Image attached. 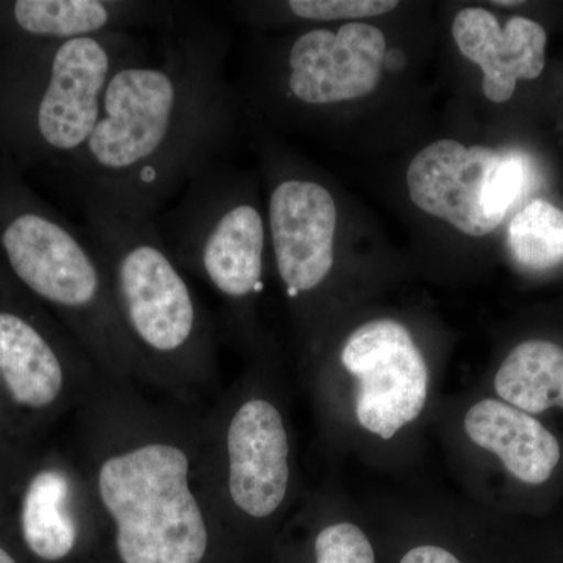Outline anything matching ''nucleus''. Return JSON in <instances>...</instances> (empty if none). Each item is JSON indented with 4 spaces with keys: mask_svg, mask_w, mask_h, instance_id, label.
Listing matches in <instances>:
<instances>
[{
    "mask_svg": "<svg viewBox=\"0 0 563 563\" xmlns=\"http://www.w3.org/2000/svg\"><path fill=\"white\" fill-rule=\"evenodd\" d=\"M0 563H18L14 561L13 558H11V554L9 551L3 550V548H0Z\"/></svg>",
    "mask_w": 563,
    "mask_h": 563,
    "instance_id": "nucleus-22",
    "label": "nucleus"
},
{
    "mask_svg": "<svg viewBox=\"0 0 563 563\" xmlns=\"http://www.w3.org/2000/svg\"><path fill=\"white\" fill-rule=\"evenodd\" d=\"M79 433L77 466L120 562H206L221 512L203 413L102 380Z\"/></svg>",
    "mask_w": 563,
    "mask_h": 563,
    "instance_id": "nucleus-2",
    "label": "nucleus"
},
{
    "mask_svg": "<svg viewBox=\"0 0 563 563\" xmlns=\"http://www.w3.org/2000/svg\"><path fill=\"white\" fill-rule=\"evenodd\" d=\"M87 231L101 247L122 329L144 387L198 410L217 373L213 321L174 261L155 217L131 202L80 195Z\"/></svg>",
    "mask_w": 563,
    "mask_h": 563,
    "instance_id": "nucleus-3",
    "label": "nucleus"
},
{
    "mask_svg": "<svg viewBox=\"0 0 563 563\" xmlns=\"http://www.w3.org/2000/svg\"><path fill=\"white\" fill-rule=\"evenodd\" d=\"M155 225L180 268L232 310L240 312L265 288V218L221 158L192 177Z\"/></svg>",
    "mask_w": 563,
    "mask_h": 563,
    "instance_id": "nucleus-6",
    "label": "nucleus"
},
{
    "mask_svg": "<svg viewBox=\"0 0 563 563\" xmlns=\"http://www.w3.org/2000/svg\"><path fill=\"white\" fill-rule=\"evenodd\" d=\"M385 51L383 31L366 22L303 32L285 52V96L306 107L361 99L379 85Z\"/></svg>",
    "mask_w": 563,
    "mask_h": 563,
    "instance_id": "nucleus-11",
    "label": "nucleus"
},
{
    "mask_svg": "<svg viewBox=\"0 0 563 563\" xmlns=\"http://www.w3.org/2000/svg\"><path fill=\"white\" fill-rule=\"evenodd\" d=\"M399 563H462L450 551L443 550L440 547H417L410 550L409 553L404 555Z\"/></svg>",
    "mask_w": 563,
    "mask_h": 563,
    "instance_id": "nucleus-21",
    "label": "nucleus"
},
{
    "mask_svg": "<svg viewBox=\"0 0 563 563\" xmlns=\"http://www.w3.org/2000/svg\"><path fill=\"white\" fill-rule=\"evenodd\" d=\"M342 365L357 379L355 415L366 431L390 440L420 417L429 369L401 322L374 320L355 329L344 343Z\"/></svg>",
    "mask_w": 563,
    "mask_h": 563,
    "instance_id": "nucleus-10",
    "label": "nucleus"
},
{
    "mask_svg": "<svg viewBox=\"0 0 563 563\" xmlns=\"http://www.w3.org/2000/svg\"><path fill=\"white\" fill-rule=\"evenodd\" d=\"M146 52L113 74L91 139L66 172L80 195L131 202L157 217L192 177L220 161L231 132L225 43L184 5Z\"/></svg>",
    "mask_w": 563,
    "mask_h": 563,
    "instance_id": "nucleus-1",
    "label": "nucleus"
},
{
    "mask_svg": "<svg viewBox=\"0 0 563 563\" xmlns=\"http://www.w3.org/2000/svg\"><path fill=\"white\" fill-rule=\"evenodd\" d=\"M203 418L220 512L269 520L287 501L291 481L290 439L279 407L250 396Z\"/></svg>",
    "mask_w": 563,
    "mask_h": 563,
    "instance_id": "nucleus-8",
    "label": "nucleus"
},
{
    "mask_svg": "<svg viewBox=\"0 0 563 563\" xmlns=\"http://www.w3.org/2000/svg\"><path fill=\"white\" fill-rule=\"evenodd\" d=\"M0 387H2V383H0Z\"/></svg>",
    "mask_w": 563,
    "mask_h": 563,
    "instance_id": "nucleus-24",
    "label": "nucleus"
},
{
    "mask_svg": "<svg viewBox=\"0 0 563 563\" xmlns=\"http://www.w3.org/2000/svg\"><path fill=\"white\" fill-rule=\"evenodd\" d=\"M504 402L529 415L563 409V350L544 340H529L510 351L495 376Z\"/></svg>",
    "mask_w": 563,
    "mask_h": 563,
    "instance_id": "nucleus-17",
    "label": "nucleus"
},
{
    "mask_svg": "<svg viewBox=\"0 0 563 563\" xmlns=\"http://www.w3.org/2000/svg\"><path fill=\"white\" fill-rule=\"evenodd\" d=\"M339 213L332 192L313 179L285 176L269 192L268 229L274 258L291 301L331 276Z\"/></svg>",
    "mask_w": 563,
    "mask_h": 563,
    "instance_id": "nucleus-12",
    "label": "nucleus"
},
{
    "mask_svg": "<svg viewBox=\"0 0 563 563\" xmlns=\"http://www.w3.org/2000/svg\"><path fill=\"white\" fill-rule=\"evenodd\" d=\"M0 261V383L22 410L51 412L80 406L102 376L73 336L52 331L21 299Z\"/></svg>",
    "mask_w": 563,
    "mask_h": 563,
    "instance_id": "nucleus-9",
    "label": "nucleus"
},
{
    "mask_svg": "<svg viewBox=\"0 0 563 563\" xmlns=\"http://www.w3.org/2000/svg\"><path fill=\"white\" fill-rule=\"evenodd\" d=\"M98 525L91 493L79 466L52 463L33 473L21 496L22 539L41 561L62 562Z\"/></svg>",
    "mask_w": 563,
    "mask_h": 563,
    "instance_id": "nucleus-15",
    "label": "nucleus"
},
{
    "mask_svg": "<svg viewBox=\"0 0 563 563\" xmlns=\"http://www.w3.org/2000/svg\"><path fill=\"white\" fill-rule=\"evenodd\" d=\"M398 5L396 0H290L284 9L292 20L329 22L380 16Z\"/></svg>",
    "mask_w": 563,
    "mask_h": 563,
    "instance_id": "nucleus-19",
    "label": "nucleus"
},
{
    "mask_svg": "<svg viewBox=\"0 0 563 563\" xmlns=\"http://www.w3.org/2000/svg\"><path fill=\"white\" fill-rule=\"evenodd\" d=\"M453 38L463 57L483 69L488 101L507 102L518 80L542 76L548 36L539 22L514 16L501 27L490 11L468 7L455 16Z\"/></svg>",
    "mask_w": 563,
    "mask_h": 563,
    "instance_id": "nucleus-14",
    "label": "nucleus"
},
{
    "mask_svg": "<svg viewBox=\"0 0 563 563\" xmlns=\"http://www.w3.org/2000/svg\"><path fill=\"white\" fill-rule=\"evenodd\" d=\"M184 5L147 0H16L0 3V35L18 41H69L163 29Z\"/></svg>",
    "mask_w": 563,
    "mask_h": 563,
    "instance_id": "nucleus-13",
    "label": "nucleus"
},
{
    "mask_svg": "<svg viewBox=\"0 0 563 563\" xmlns=\"http://www.w3.org/2000/svg\"><path fill=\"white\" fill-rule=\"evenodd\" d=\"M146 47L132 32L18 41L0 54V154L68 169L91 139L113 74Z\"/></svg>",
    "mask_w": 563,
    "mask_h": 563,
    "instance_id": "nucleus-5",
    "label": "nucleus"
},
{
    "mask_svg": "<svg viewBox=\"0 0 563 563\" xmlns=\"http://www.w3.org/2000/svg\"><path fill=\"white\" fill-rule=\"evenodd\" d=\"M0 261L22 290L52 307L106 383L140 390L109 268L87 229L70 224L22 181L0 154Z\"/></svg>",
    "mask_w": 563,
    "mask_h": 563,
    "instance_id": "nucleus-4",
    "label": "nucleus"
},
{
    "mask_svg": "<svg viewBox=\"0 0 563 563\" xmlns=\"http://www.w3.org/2000/svg\"><path fill=\"white\" fill-rule=\"evenodd\" d=\"M493 3H495V5H501V7H507V5L515 7V5H520L521 2H515V0H510V2H493Z\"/></svg>",
    "mask_w": 563,
    "mask_h": 563,
    "instance_id": "nucleus-23",
    "label": "nucleus"
},
{
    "mask_svg": "<svg viewBox=\"0 0 563 563\" xmlns=\"http://www.w3.org/2000/svg\"><path fill=\"white\" fill-rule=\"evenodd\" d=\"M531 184L526 155L440 140L415 155L407 188L418 209L470 236L498 229Z\"/></svg>",
    "mask_w": 563,
    "mask_h": 563,
    "instance_id": "nucleus-7",
    "label": "nucleus"
},
{
    "mask_svg": "<svg viewBox=\"0 0 563 563\" xmlns=\"http://www.w3.org/2000/svg\"><path fill=\"white\" fill-rule=\"evenodd\" d=\"M510 254L532 272L563 263V210L544 199H533L518 210L507 232Z\"/></svg>",
    "mask_w": 563,
    "mask_h": 563,
    "instance_id": "nucleus-18",
    "label": "nucleus"
},
{
    "mask_svg": "<svg viewBox=\"0 0 563 563\" xmlns=\"http://www.w3.org/2000/svg\"><path fill=\"white\" fill-rule=\"evenodd\" d=\"M463 426L474 444L498 455L521 483H547L561 462V446L553 433L532 415L504 401L474 404Z\"/></svg>",
    "mask_w": 563,
    "mask_h": 563,
    "instance_id": "nucleus-16",
    "label": "nucleus"
},
{
    "mask_svg": "<svg viewBox=\"0 0 563 563\" xmlns=\"http://www.w3.org/2000/svg\"><path fill=\"white\" fill-rule=\"evenodd\" d=\"M313 547L317 563H376L368 537L355 525L325 526L314 539Z\"/></svg>",
    "mask_w": 563,
    "mask_h": 563,
    "instance_id": "nucleus-20",
    "label": "nucleus"
}]
</instances>
